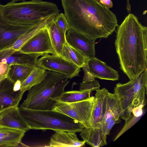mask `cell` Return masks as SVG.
<instances>
[{"label":"cell","instance_id":"obj_1","mask_svg":"<svg viewBox=\"0 0 147 147\" xmlns=\"http://www.w3.org/2000/svg\"><path fill=\"white\" fill-rule=\"evenodd\" d=\"M69 29L94 41L107 38L115 30V14L96 0H61Z\"/></svg>","mask_w":147,"mask_h":147},{"label":"cell","instance_id":"obj_2","mask_svg":"<svg viewBox=\"0 0 147 147\" xmlns=\"http://www.w3.org/2000/svg\"><path fill=\"white\" fill-rule=\"evenodd\" d=\"M115 44L120 68L130 80L147 69V28L129 14L118 27Z\"/></svg>","mask_w":147,"mask_h":147},{"label":"cell","instance_id":"obj_3","mask_svg":"<svg viewBox=\"0 0 147 147\" xmlns=\"http://www.w3.org/2000/svg\"><path fill=\"white\" fill-rule=\"evenodd\" d=\"M59 11L56 4L41 0L19 3L11 1L5 5L0 4L3 18L18 25H36L45 19L56 16Z\"/></svg>","mask_w":147,"mask_h":147},{"label":"cell","instance_id":"obj_4","mask_svg":"<svg viewBox=\"0 0 147 147\" xmlns=\"http://www.w3.org/2000/svg\"><path fill=\"white\" fill-rule=\"evenodd\" d=\"M61 74L47 71L45 79L28 90L26 99L20 107L30 109L52 110L55 101L51 99L60 95L69 81Z\"/></svg>","mask_w":147,"mask_h":147},{"label":"cell","instance_id":"obj_5","mask_svg":"<svg viewBox=\"0 0 147 147\" xmlns=\"http://www.w3.org/2000/svg\"><path fill=\"white\" fill-rule=\"evenodd\" d=\"M20 113L30 129L80 132L84 127L80 123L52 110H35L19 107Z\"/></svg>","mask_w":147,"mask_h":147},{"label":"cell","instance_id":"obj_6","mask_svg":"<svg viewBox=\"0 0 147 147\" xmlns=\"http://www.w3.org/2000/svg\"><path fill=\"white\" fill-rule=\"evenodd\" d=\"M147 90V69L134 80L126 83H118L116 85L114 93L120 103L122 110L121 118L125 121L128 120L132 116L134 108L140 105H146Z\"/></svg>","mask_w":147,"mask_h":147},{"label":"cell","instance_id":"obj_7","mask_svg":"<svg viewBox=\"0 0 147 147\" xmlns=\"http://www.w3.org/2000/svg\"><path fill=\"white\" fill-rule=\"evenodd\" d=\"M94 96L73 103L55 101L52 110L63 114L80 123L85 127H91Z\"/></svg>","mask_w":147,"mask_h":147},{"label":"cell","instance_id":"obj_8","mask_svg":"<svg viewBox=\"0 0 147 147\" xmlns=\"http://www.w3.org/2000/svg\"><path fill=\"white\" fill-rule=\"evenodd\" d=\"M37 60V67L61 74L68 79L79 75L80 68L61 57L48 53L43 54Z\"/></svg>","mask_w":147,"mask_h":147},{"label":"cell","instance_id":"obj_9","mask_svg":"<svg viewBox=\"0 0 147 147\" xmlns=\"http://www.w3.org/2000/svg\"><path fill=\"white\" fill-rule=\"evenodd\" d=\"M48 26L36 34L18 51L26 53L40 54L42 55L50 53L57 55L51 41Z\"/></svg>","mask_w":147,"mask_h":147},{"label":"cell","instance_id":"obj_10","mask_svg":"<svg viewBox=\"0 0 147 147\" xmlns=\"http://www.w3.org/2000/svg\"><path fill=\"white\" fill-rule=\"evenodd\" d=\"M36 25H21L9 23L3 18L0 13V51L11 46Z\"/></svg>","mask_w":147,"mask_h":147},{"label":"cell","instance_id":"obj_11","mask_svg":"<svg viewBox=\"0 0 147 147\" xmlns=\"http://www.w3.org/2000/svg\"><path fill=\"white\" fill-rule=\"evenodd\" d=\"M67 42L85 56L90 58L95 55V41L75 30L68 29L66 34Z\"/></svg>","mask_w":147,"mask_h":147},{"label":"cell","instance_id":"obj_12","mask_svg":"<svg viewBox=\"0 0 147 147\" xmlns=\"http://www.w3.org/2000/svg\"><path fill=\"white\" fill-rule=\"evenodd\" d=\"M14 84L7 78L0 82V112L18 106L23 94L13 90Z\"/></svg>","mask_w":147,"mask_h":147},{"label":"cell","instance_id":"obj_13","mask_svg":"<svg viewBox=\"0 0 147 147\" xmlns=\"http://www.w3.org/2000/svg\"><path fill=\"white\" fill-rule=\"evenodd\" d=\"M7 128L26 131L30 128L21 116L18 106L0 112V128Z\"/></svg>","mask_w":147,"mask_h":147},{"label":"cell","instance_id":"obj_14","mask_svg":"<svg viewBox=\"0 0 147 147\" xmlns=\"http://www.w3.org/2000/svg\"><path fill=\"white\" fill-rule=\"evenodd\" d=\"M56 16L45 19L35 26L28 32L19 37L12 45L0 51V60L18 51L36 34L43 28L48 26Z\"/></svg>","mask_w":147,"mask_h":147},{"label":"cell","instance_id":"obj_15","mask_svg":"<svg viewBox=\"0 0 147 147\" xmlns=\"http://www.w3.org/2000/svg\"><path fill=\"white\" fill-rule=\"evenodd\" d=\"M87 64L89 71L95 78L113 81L119 80L117 71L95 57L89 58Z\"/></svg>","mask_w":147,"mask_h":147},{"label":"cell","instance_id":"obj_16","mask_svg":"<svg viewBox=\"0 0 147 147\" xmlns=\"http://www.w3.org/2000/svg\"><path fill=\"white\" fill-rule=\"evenodd\" d=\"M92 112L91 127L100 126L105 112L107 94L109 92L105 88L95 90Z\"/></svg>","mask_w":147,"mask_h":147},{"label":"cell","instance_id":"obj_17","mask_svg":"<svg viewBox=\"0 0 147 147\" xmlns=\"http://www.w3.org/2000/svg\"><path fill=\"white\" fill-rule=\"evenodd\" d=\"M86 142L80 140L76 133L65 131H57L50 138L49 147H80L83 146Z\"/></svg>","mask_w":147,"mask_h":147},{"label":"cell","instance_id":"obj_18","mask_svg":"<svg viewBox=\"0 0 147 147\" xmlns=\"http://www.w3.org/2000/svg\"><path fill=\"white\" fill-rule=\"evenodd\" d=\"M122 110L119 99L115 93L108 92L107 96L106 109L103 119L100 125L101 128L113 119H120Z\"/></svg>","mask_w":147,"mask_h":147},{"label":"cell","instance_id":"obj_19","mask_svg":"<svg viewBox=\"0 0 147 147\" xmlns=\"http://www.w3.org/2000/svg\"><path fill=\"white\" fill-rule=\"evenodd\" d=\"M40 54L26 53L17 51L11 55L0 60V61L10 65L17 64L34 67L37 66Z\"/></svg>","mask_w":147,"mask_h":147},{"label":"cell","instance_id":"obj_20","mask_svg":"<svg viewBox=\"0 0 147 147\" xmlns=\"http://www.w3.org/2000/svg\"><path fill=\"white\" fill-rule=\"evenodd\" d=\"M86 143L93 147H100L107 144L102 138L100 127L93 128L84 127L80 134Z\"/></svg>","mask_w":147,"mask_h":147},{"label":"cell","instance_id":"obj_21","mask_svg":"<svg viewBox=\"0 0 147 147\" xmlns=\"http://www.w3.org/2000/svg\"><path fill=\"white\" fill-rule=\"evenodd\" d=\"M61 57L80 68L87 63L89 59L71 46L67 42L63 46Z\"/></svg>","mask_w":147,"mask_h":147},{"label":"cell","instance_id":"obj_22","mask_svg":"<svg viewBox=\"0 0 147 147\" xmlns=\"http://www.w3.org/2000/svg\"><path fill=\"white\" fill-rule=\"evenodd\" d=\"M54 20L48 28L51 41L56 55L61 57L63 46L66 42V35L61 31Z\"/></svg>","mask_w":147,"mask_h":147},{"label":"cell","instance_id":"obj_23","mask_svg":"<svg viewBox=\"0 0 147 147\" xmlns=\"http://www.w3.org/2000/svg\"><path fill=\"white\" fill-rule=\"evenodd\" d=\"M47 73L45 69L34 66L27 78L22 83L20 90L23 94L26 91L29 90L34 86L41 82L45 79Z\"/></svg>","mask_w":147,"mask_h":147},{"label":"cell","instance_id":"obj_24","mask_svg":"<svg viewBox=\"0 0 147 147\" xmlns=\"http://www.w3.org/2000/svg\"><path fill=\"white\" fill-rule=\"evenodd\" d=\"M91 92L89 90L64 91L59 96L51 99L55 101L73 103L90 98Z\"/></svg>","mask_w":147,"mask_h":147},{"label":"cell","instance_id":"obj_25","mask_svg":"<svg viewBox=\"0 0 147 147\" xmlns=\"http://www.w3.org/2000/svg\"><path fill=\"white\" fill-rule=\"evenodd\" d=\"M34 67L22 65H10L7 78L14 83L17 80L22 83L28 76Z\"/></svg>","mask_w":147,"mask_h":147},{"label":"cell","instance_id":"obj_26","mask_svg":"<svg viewBox=\"0 0 147 147\" xmlns=\"http://www.w3.org/2000/svg\"><path fill=\"white\" fill-rule=\"evenodd\" d=\"M26 131L12 129L2 128H0V138L9 137L23 138Z\"/></svg>","mask_w":147,"mask_h":147},{"label":"cell","instance_id":"obj_27","mask_svg":"<svg viewBox=\"0 0 147 147\" xmlns=\"http://www.w3.org/2000/svg\"><path fill=\"white\" fill-rule=\"evenodd\" d=\"M54 21L61 31L66 35V32L69 28L64 14L62 13H59L56 16Z\"/></svg>","mask_w":147,"mask_h":147},{"label":"cell","instance_id":"obj_28","mask_svg":"<svg viewBox=\"0 0 147 147\" xmlns=\"http://www.w3.org/2000/svg\"><path fill=\"white\" fill-rule=\"evenodd\" d=\"M22 138L9 137L0 138V147H16L21 143Z\"/></svg>","mask_w":147,"mask_h":147},{"label":"cell","instance_id":"obj_29","mask_svg":"<svg viewBox=\"0 0 147 147\" xmlns=\"http://www.w3.org/2000/svg\"><path fill=\"white\" fill-rule=\"evenodd\" d=\"M100 85L97 80H94L91 81L82 82L80 84V90H89L91 92L100 88Z\"/></svg>","mask_w":147,"mask_h":147},{"label":"cell","instance_id":"obj_30","mask_svg":"<svg viewBox=\"0 0 147 147\" xmlns=\"http://www.w3.org/2000/svg\"><path fill=\"white\" fill-rule=\"evenodd\" d=\"M121 122L120 119L117 120L114 119L108 123L106 126L101 128L102 131V137L103 140L106 141L107 136L108 135L113 126L116 124L119 123Z\"/></svg>","mask_w":147,"mask_h":147},{"label":"cell","instance_id":"obj_31","mask_svg":"<svg viewBox=\"0 0 147 147\" xmlns=\"http://www.w3.org/2000/svg\"><path fill=\"white\" fill-rule=\"evenodd\" d=\"M9 65L0 61V82L7 78Z\"/></svg>","mask_w":147,"mask_h":147},{"label":"cell","instance_id":"obj_32","mask_svg":"<svg viewBox=\"0 0 147 147\" xmlns=\"http://www.w3.org/2000/svg\"><path fill=\"white\" fill-rule=\"evenodd\" d=\"M84 72L82 82L92 81L95 78L90 73L88 69L87 63L82 67Z\"/></svg>","mask_w":147,"mask_h":147},{"label":"cell","instance_id":"obj_33","mask_svg":"<svg viewBox=\"0 0 147 147\" xmlns=\"http://www.w3.org/2000/svg\"><path fill=\"white\" fill-rule=\"evenodd\" d=\"M144 106L143 105H140L134 108L132 111L133 115L137 118L142 115L143 113V108Z\"/></svg>","mask_w":147,"mask_h":147},{"label":"cell","instance_id":"obj_34","mask_svg":"<svg viewBox=\"0 0 147 147\" xmlns=\"http://www.w3.org/2000/svg\"><path fill=\"white\" fill-rule=\"evenodd\" d=\"M96 1L100 5L104 6L108 9L113 7V3L111 0H96Z\"/></svg>","mask_w":147,"mask_h":147},{"label":"cell","instance_id":"obj_35","mask_svg":"<svg viewBox=\"0 0 147 147\" xmlns=\"http://www.w3.org/2000/svg\"><path fill=\"white\" fill-rule=\"evenodd\" d=\"M22 83L19 80H17L14 84L13 90L14 91H19L20 90Z\"/></svg>","mask_w":147,"mask_h":147},{"label":"cell","instance_id":"obj_36","mask_svg":"<svg viewBox=\"0 0 147 147\" xmlns=\"http://www.w3.org/2000/svg\"><path fill=\"white\" fill-rule=\"evenodd\" d=\"M24 0H11V1H14V2H16V1H24Z\"/></svg>","mask_w":147,"mask_h":147}]
</instances>
